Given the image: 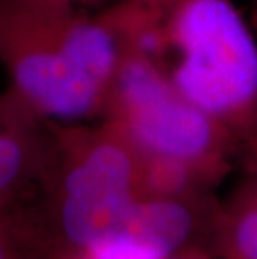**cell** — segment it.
Returning <instances> with one entry per match:
<instances>
[{"mask_svg":"<svg viewBox=\"0 0 257 259\" xmlns=\"http://www.w3.org/2000/svg\"><path fill=\"white\" fill-rule=\"evenodd\" d=\"M122 59L106 17L65 0H0V64L7 89L43 120L70 122L104 111Z\"/></svg>","mask_w":257,"mask_h":259,"instance_id":"1","label":"cell"},{"mask_svg":"<svg viewBox=\"0 0 257 259\" xmlns=\"http://www.w3.org/2000/svg\"><path fill=\"white\" fill-rule=\"evenodd\" d=\"M167 77L177 92L212 119L257 106V42L231 0H176L164 9Z\"/></svg>","mask_w":257,"mask_h":259,"instance_id":"2","label":"cell"},{"mask_svg":"<svg viewBox=\"0 0 257 259\" xmlns=\"http://www.w3.org/2000/svg\"><path fill=\"white\" fill-rule=\"evenodd\" d=\"M104 111L135 146L156 159L187 162L214 139V122L177 92L154 60L124 52Z\"/></svg>","mask_w":257,"mask_h":259,"instance_id":"3","label":"cell"},{"mask_svg":"<svg viewBox=\"0 0 257 259\" xmlns=\"http://www.w3.org/2000/svg\"><path fill=\"white\" fill-rule=\"evenodd\" d=\"M134 162L127 147L102 139L89 147L64 179L60 207L70 241L90 247L122 231L135 199Z\"/></svg>","mask_w":257,"mask_h":259,"instance_id":"4","label":"cell"},{"mask_svg":"<svg viewBox=\"0 0 257 259\" xmlns=\"http://www.w3.org/2000/svg\"><path fill=\"white\" fill-rule=\"evenodd\" d=\"M190 214L174 201H135L120 233L149 247L159 257H166L190 231Z\"/></svg>","mask_w":257,"mask_h":259,"instance_id":"5","label":"cell"},{"mask_svg":"<svg viewBox=\"0 0 257 259\" xmlns=\"http://www.w3.org/2000/svg\"><path fill=\"white\" fill-rule=\"evenodd\" d=\"M90 259H161L149 247L124 233L102 239L89 247Z\"/></svg>","mask_w":257,"mask_h":259,"instance_id":"6","label":"cell"},{"mask_svg":"<svg viewBox=\"0 0 257 259\" xmlns=\"http://www.w3.org/2000/svg\"><path fill=\"white\" fill-rule=\"evenodd\" d=\"M237 242L240 251L249 259H257V211L245 216L239 224Z\"/></svg>","mask_w":257,"mask_h":259,"instance_id":"7","label":"cell"},{"mask_svg":"<svg viewBox=\"0 0 257 259\" xmlns=\"http://www.w3.org/2000/svg\"><path fill=\"white\" fill-rule=\"evenodd\" d=\"M0 259H4V257H2V249H0Z\"/></svg>","mask_w":257,"mask_h":259,"instance_id":"8","label":"cell"},{"mask_svg":"<svg viewBox=\"0 0 257 259\" xmlns=\"http://www.w3.org/2000/svg\"><path fill=\"white\" fill-rule=\"evenodd\" d=\"M65 2H72V0H65Z\"/></svg>","mask_w":257,"mask_h":259,"instance_id":"9","label":"cell"}]
</instances>
